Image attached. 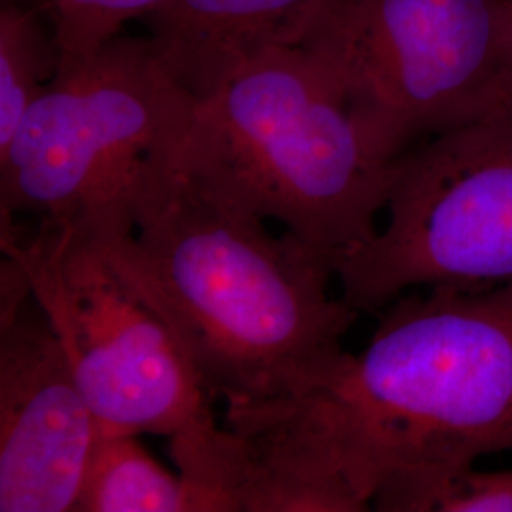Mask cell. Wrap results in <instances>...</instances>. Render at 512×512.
<instances>
[{
    "label": "cell",
    "instance_id": "cell-1",
    "mask_svg": "<svg viewBox=\"0 0 512 512\" xmlns=\"http://www.w3.org/2000/svg\"><path fill=\"white\" fill-rule=\"evenodd\" d=\"M241 512L372 511L384 486L512 450V283L393 300L359 353L291 393L230 404Z\"/></svg>",
    "mask_w": 512,
    "mask_h": 512
},
{
    "label": "cell",
    "instance_id": "cell-2",
    "mask_svg": "<svg viewBox=\"0 0 512 512\" xmlns=\"http://www.w3.org/2000/svg\"><path fill=\"white\" fill-rule=\"evenodd\" d=\"M266 222L184 171L133 234L95 239L162 317L213 403L302 387L344 351L361 315L330 294L334 258Z\"/></svg>",
    "mask_w": 512,
    "mask_h": 512
},
{
    "label": "cell",
    "instance_id": "cell-3",
    "mask_svg": "<svg viewBox=\"0 0 512 512\" xmlns=\"http://www.w3.org/2000/svg\"><path fill=\"white\" fill-rule=\"evenodd\" d=\"M198 107L148 37L63 55L0 148V217L29 215L93 239L133 234L183 177Z\"/></svg>",
    "mask_w": 512,
    "mask_h": 512
},
{
    "label": "cell",
    "instance_id": "cell-4",
    "mask_svg": "<svg viewBox=\"0 0 512 512\" xmlns=\"http://www.w3.org/2000/svg\"><path fill=\"white\" fill-rule=\"evenodd\" d=\"M186 173L334 258L372 238L397 162L300 46L266 50L200 99Z\"/></svg>",
    "mask_w": 512,
    "mask_h": 512
},
{
    "label": "cell",
    "instance_id": "cell-5",
    "mask_svg": "<svg viewBox=\"0 0 512 512\" xmlns=\"http://www.w3.org/2000/svg\"><path fill=\"white\" fill-rule=\"evenodd\" d=\"M2 255L21 264L101 429L171 440L179 473L207 512H239L247 459L162 317L95 239L38 224L27 239L0 219Z\"/></svg>",
    "mask_w": 512,
    "mask_h": 512
},
{
    "label": "cell",
    "instance_id": "cell-6",
    "mask_svg": "<svg viewBox=\"0 0 512 512\" xmlns=\"http://www.w3.org/2000/svg\"><path fill=\"white\" fill-rule=\"evenodd\" d=\"M298 46L391 162L512 114L509 0H327Z\"/></svg>",
    "mask_w": 512,
    "mask_h": 512
},
{
    "label": "cell",
    "instance_id": "cell-7",
    "mask_svg": "<svg viewBox=\"0 0 512 512\" xmlns=\"http://www.w3.org/2000/svg\"><path fill=\"white\" fill-rule=\"evenodd\" d=\"M384 226L336 258L353 310L427 287L512 283V114L440 133L397 160Z\"/></svg>",
    "mask_w": 512,
    "mask_h": 512
},
{
    "label": "cell",
    "instance_id": "cell-8",
    "mask_svg": "<svg viewBox=\"0 0 512 512\" xmlns=\"http://www.w3.org/2000/svg\"><path fill=\"white\" fill-rule=\"evenodd\" d=\"M101 425L27 275L0 264V512L74 511Z\"/></svg>",
    "mask_w": 512,
    "mask_h": 512
},
{
    "label": "cell",
    "instance_id": "cell-9",
    "mask_svg": "<svg viewBox=\"0 0 512 512\" xmlns=\"http://www.w3.org/2000/svg\"><path fill=\"white\" fill-rule=\"evenodd\" d=\"M327 0H165L145 16L165 69L198 99L266 50L298 46Z\"/></svg>",
    "mask_w": 512,
    "mask_h": 512
},
{
    "label": "cell",
    "instance_id": "cell-10",
    "mask_svg": "<svg viewBox=\"0 0 512 512\" xmlns=\"http://www.w3.org/2000/svg\"><path fill=\"white\" fill-rule=\"evenodd\" d=\"M74 511L205 512V505L196 488L152 458L137 435L101 429Z\"/></svg>",
    "mask_w": 512,
    "mask_h": 512
},
{
    "label": "cell",
    "instance_id": "cell-11",
    "mask_svg": "<svg viewBox=\"0 0 512 512\" xmlns=\"http://www.w3.org/2000/svg\"><path fill=\"white\" fill-rule=\"evenodd\" d=\"M63 52L52 18L29 0H6L0 12V148L59 71Z\"/></svg>",
    "mask_w": 512,
    "mask_h": 512
},
{
    "label": "cell",
    "instance_id": "cell-12",
    "mask_svg": "<svg viewBox=\"0 0 512 512\" xmlns=\"http://www.w3.org/2000/svg\"><path fill=\"white\" fill-rule=\"evenodd\" d=\"M382 512H512V469L476 471L473 465L410 476L384 486L372 499Z\"/></svg>",
    "mask_w": 512,
    "mask_h": 512
},
{
    "label": "cell",
    "instance_id": "cell-13",
    "mask_svg": "<svg viewBox=\"0 0 512 512\" xmlns=\"http://www.w3.org/2000/svg\"><path fill=\"white\" fill-rule=\"evenodd\" d=\"M165 0H50L48 12L63 55L88 54L145 18Z\"/></svg>",
    "mask_w": 512,
    "mask_h": 512
},
{
    "label": "cell",
    "instance_id": "cell-14",
    "mask_svg": "<svg viewBox=\"0 0 512 512\" xmlns=\"http://www.w3.org/2000/svg\"><path fill=\"white\" fill-rule=\"evenodd\" d=\"M509 6H511V12H512V0H509Z\"/></svg>",
    "mask_w": 512,
    "mask_h": 512
},
{
    "label": "cell",
    "instance_id": "cell-15",
    "mask_svg": "<svg viewBox=\"0 0 512 512\" xmlns=\"http://www.w3.org/2000/svg\"><path fill=\"white\" fill-rule=\"evenodd\" d=\"M2 2H6V0H2Z\"/></svg>",
    "mask_w": 512,
    "mask_h": 512
}]
</instances>
